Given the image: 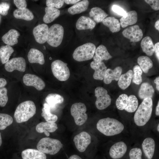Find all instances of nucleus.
Returning a JSON list of instances; mask_svg holds the SVG:
<instances>
[{"label": "nucleus", "mask_w": 159, "mask_h": 159, "mask_svg": "<svg viewBox=\"0 0 159 159\" xmlns=\"http://www.w3.org/2000/svg\"><path fill=\"white\" fill-rule=\"evenodd\" d=\"M137 14L135 10L130 11L126 13L120 19L122 27L125 28L127 26L135 24L137 21Z\"/></svg>", "instance_id": "393cba45"}, {"label": "nucleus", "mask_w": 159, "mask_h": 159, "mask_svg": "<svg viewBox=\"0 0 159 159\" xmlns=\"http://www.w3.org/2000/svg\"><path fill=\"white\" fill-rule=\"evenodd\" d=\"M127 151V146L123 141L117 142L110 147L108 153L110 159H123Z\"/></svg>", "instance_id": "f8f14e48"}, {"label": "nucleus", "mask_w": 159, "mask_h": 159, "mask_svg": "<svg viewBox=\"0 0 159 159\" xmlns=\"http://www.w3.org/2000/svg\"><path fill=\"white\" fill-rule=\"evenodd\" d=\"M89 15L91 18L97 23L102 22L108 15L103 10L98 7L92 8L89 12Z\"/></svg>", "instance_id": "7c9ffc66"}, {"label": "nucleus", "mask_w": 159, "mask_h": 159, "mask_svg": "<svg viewBox=\"0 0 159 159\" xmlns=\"http://www.w3.org/2000/svg\"><path fill=\"white\" fill-rule=\"evenodd\" d=\"M102 23L112 33L117 32L120 30V23L118 19L114 17L110 16L106 18L103 20Z\"/></svg>", "instance_id": "c85d7f7f"}, {"label": "nucleus", "mask_w": 159, "mask_h": 159, "mask_svg": "<svg viewBox=\"0 0 159 159\" xmlns=\"http://www.w3.org/2000/svg\"><path fill=\"white\" fill-rule=\"evenodd\" d=\"M20 34L19 32L14 29H10L2 37V40L7 45L13 46L18 42V38Z\"/></svg>", "instance_id": "4be33fe9"}, {"label": "nucleus", "mask_w": 159, "mask_h": 159, "mask_svg": "<svg viewBox=\"0 0 159 159\" xmlns=\"http://www.w3.org/2000/svg\"><path fill=\"white\" fill-rule=\"evenodd\" d=\"M64 34L63 26L59 24H54L49 29L47 42L53 47H57L62 42Z\"/></svg>", "instance_id": "0eeeda50"}, {"label": "nucleus", "mask_w": 159, "mask_h": 159, "mask_svg": "<svg viewBox=\"0 0 159 159\" xmlns=\"http://www.w3.org/2000/svg\"><path fill=\"white\" fill-rule=\"evenodd\" d=\"M8 97L7 95V90L4 87L0 89V106L4 107L8 102Z\"/></svg>", "instance_id": "a19ab883"}, {"label": "nucleus", "mask_w": 159, "mask_h": 159, "mask_svg": "<svg viewBox=\"0 0 159 159\" xmlns=\"http://www.w3.org/2000/svg\"><path fill=\"white\" fill-rule=\"evenodd\" d=\"M122 68L120 66L115 67L114 69H107L103 78L104 82L106 84L110 83L112 80L118 81L121 75Z\"/></svg>", "instance_id": "6ab92c4d"}, {"label": "nucleus", "mask_w": 159, "mask_h": 159, "mask_svg": "<svg viewBox=\"0 0 159 159\" xmlns=\"http://www.w3.org/2000/svg\"><path fill=\"white\" fill-rule=\"evenodd\" d=\"M138 105V100L134 95L129 96L125 94H122L118 97L116 101L117 108L120 110H125L129 112H134L137 109Z\"/></svg>", "instance_id": "423d86ee"}, {"label": "nucleus", "mask_w": 159, "mask_h": 159, "mask_svg": "<svg viewBox=\"0 0 159 159\" xmlns=\"http://www.w3.org/2000/svg\"><path fill=\"white\" fill-rule=\"evenodd\" d=\"M36 111V107L33 101L23 102L17 107L14 113V119L18 123L27 121L34 115Z\"/></svg>", "instance_id": "7ed1b4c3"}, {"label": "nucleus", "mask_w": 159, "mask_h": 159, "mask_svg": "<svg viewBox=\"0 0 159 159\" xmlns=\"http://www.w3.org/2000/svg\"><path fill=\"white\" fill-rule=\"evenodd\" d=\"M80 0H64V3L67 4H75L79 1Z\"/></svg>", "instance_id": "3c124183"}, {"label": "nucleus", "mask_w": 159, "mask_h": 159, "mask_svg": "<svg viewBox=\"0 0 159 159\" xmlns=\"http://www.w3.org/2000/svg\"><path fill=\"white\" fill-rule=\"evenodd\" d=\"M124 36L130 39V42H137L140 41L143 37V32L137 25L129 27L122 32Z\"/></svg>", "instance_id": "2eb2a0df"}, {"label": "nucleus", "mask_w": 159, "mask_h": 159, "mask_svg": "<svg viewBox=\"0 0 159 159\" xmlns=\"http://www.w3.org/2000/svg\"><path fill=\"white\" fill-rule=\"evenodd\" d=\"M112 58V56L108 52L106 47L101 44L96 49L93 57L94 60L101 61L108 60Z\"/></svg>", "instance_id": "b1692460"}, {"label": "nucleus", "mask_w": 159, "mask_h": 159, "mask_svg": "<svg viewBox=\"0 0 159 159\" xmlns=\"http://www.w3.org/2000/svg\"><path fill=\"white\" fill-rule=\"evenodd\" d=\"M27 57L29 61L31 63H38L43 65L45 63L44 57L43 53L39 50L32 48L28 52Z\"/></svg>", "instance_id": "412c9836"}, {"label": "nucleus", "mask_w": 159, "mask_h": 159, "mask_svg": "<svg viewBox=\"0 0 159 159\" xmlns=\"http://www.w3.org/2000/svg\"><path fill=\"white\" fill-rule=\"evenodd\" d=\"M58 127L57 124L55 122H42L38 124L36 126V129L38 132H44L47 136H49V132L55 131Z\"/></svg>", "instance_id": "aec40b11"}, {"label": "nucleus", "mask_w": 159, "mask_h": 159, "mask_svg": "<svg viewBox=\"0 0 159 159\" xmlns=\"http://www.w3.org/2000/svg\"><path fill=\"white\" fill-rule=\"evenodd\" d=\"M133 72L129 70L126 73L121 75L118 80V85L122 90H125L130 85L133 77Z\"/></svg>", "instance_id": "c756f323"}, {"label": "nucleus", "mask_w": 159, "mask_h": 159, "mask_svg": "<svg viewBox=\"0 0 159 159\" xmlns=\"http://www.w3.org/2000/svg\"><path fill=\"white\" fill-rule=\"evenodd\" d=\"M2 143V138H1V134L0 132V147Z\"/></svg>", "instance_id": "6e6d98bb"}, {"label": "nucleus", "mask_w": 159, "mask_h": 159, "mask_svg": "<svg viewBox=\"0 0 159 159\" xmlns=\"http://www.w3.org/2000/svg\"><path fill=\"white\" fill-rule=\"evenodd\" d=\"M7 84V81L6 79L3 78H0V89L4 87Z\"/></svg>", "instance_id": "09e8293b"}, {"label": "nucleus", "mask_w": 159, "mask_h": 159, "mask_svg": "<svg viewBox=\"0 0 159 159\" xmlns=\"http://www.w3.org/2000/svg\"><path fill=\"white\" fill-rule=\"evenodd\" d=\"M64 0H47L46 5L47 7L54 8L56 9L61 8L64 5Z\"/></svg>", "instance_id": "79ce46f5"}, {"label": "nucleus", "mask_w": 159, "mask_h": 159, "mask_svg": "<svg viewBox=\"0 0 159 159\" xmlns=\"http://www.w3.org/2000/svg\"><path fill=\"white\" fill-rule=\"evenodd\" d=\"M91 138L87 132L82 131L76 135L73 141L77 150L81 153L84 152L91 142Z\"/></svg>", "instance_id": "9b49d317"}, {"label": "nucleus", "mask_w": 159, "mask_h": 159, "mask_svg": "<svg viewBox=\"0 0 159 159\" xmlns=\"http://www.w3.org/2000/svg\"><path fill=\"white\" fill-rule=\"evenodd\" d=\"M143 51L148 55L151 56L154 52V47L151 38L149 36L145 37L141 42Z\"/></svg>", "instance_id": "2f4dec72"}, {"label": "nucleus", "mask_w": 159, "mask_h": 159, "mask_svg": "<svg viewBox=\"0 0 159 159\" xmlns=\"http://www.w3.org/2000/svg\"><path fill=\"white\" fill-rule=\"evenodd\" d=\"M4 67L9 72H11L16 70L24 72L26 68V61L22 57L13 58L5 63Z\"/></svg>", "instance_id": "4468645a"}, {"label": "nucleus", "mask_w": 159, "mask_h": 159, "mask_svg": "<svg viewBox=\"0 0 159 159\" xmlns=\"http://www.w3.org/2000/svg\"><path fill=\"white\" fill-rule=\"evenodd\" d=\"M137 62L141 69L145 73H147L153 65L152 61L146 56H142L138 57Z\"/></svg>", "instance_id": "e433bc0d"}, {"label": "nucleus", "mask_w": 159, "mask_h": 159, "mask_svg": "<svg viewBox=\"0 0 159 159\" xmlns=\"http://www.w3.org/2000/svg\"><path fill=\"white\" fill-rule=\"evenodd\" d=\"M154 90L152 86L146 82L142 84L139 90L138 95L141 99L151 98L153 96Z\"/></svg>", "instance_id": "a878e982"}, {"label": "nucleus", "mask_w": 159, "mask_h": 159, "mask_svg": "<svg viewBox=\"0 0 159 159\" xmlns=\"http://www.w3.org/2000/svg\"><path fill=\"white\" fill-rule=\"evenodd\" d=\"M89 2L87 0L81 1L69 8L68 12L72 15L81 13L86 11L88 9Z\"/></svg>", "instance_id": "bb28decb"}, {"label": "nucleus", "mask_w": 159, "mask_h": 159, "mask_svg": "<svg viewBox=\"0 0 159 159\" xmlns=\"http://www.w3.org/2000/svg\"><path fill=\"white\" fill-rule=\"evenodd\" d=\"M96 47L91 42L87 43L78 47L72 54L73 59L78 62L90 60L93 58Z\"/></svg>", "instance_id": "39448f33"}, {"label": "nucleus", "mask_w": 159, "mask_h": 159, "mask_svg": "<svg viewBox=\"0 0 159 159\" xmlns=\"http://www.w3.org/2000/svg\"><path fill=\"white\" fill-rule=\"evenodd\" d=\"M90 65L91 68L95 70L93 74V78L96 80H103L107 69L104 62L94 60L91 63Z\"/></svg>", "instance_id": "f3484780"}, {"label": "nucleus", "mask_w": 159, "mask_h": 159, "mask_svg": "<svg viewBox=\"0 0 159 159\" xmlns=\"http://www.w3.org/2000/svg\"><path fill=\"white\" fill-rule=\"evenodd\" d=\"M67 159H83V158L78 155L73 154L67 158Z\"/></svg>", "instance_id": "8fccbe9b"}, {"label": "nucleus", "mask_w": 159, "mask_h": 159, "mask_svg": "<svg viewBox=\"0 0 159 159\" xmlns=\"http://www.w3.org/2000/svg\"><path fill=\"white\" fill-rule=\"evenodd\" d=\"M23 81L26 86L33 87L39 91L43 90L45 87L44 82L41 78L32 74H25L23 77Z\"/></svg>", "instance_id": "ddd939ff"}, {"label": "nucleus", "mask_w": 159, "mask_h": 159, "mask_svg": "<svg viewBox=\"0 0 159 159\" xmlns=\"http://www.w3.org/2000/svg\"><path fill=\"white\" fill-rule=\"evenodd\" d=\"M49 29L48 25L45 24H39L34 28L33 33L37 42L43 44L47 42Z\"/></svg>", "instance_id": "dca6fc26"}, {"label": "nucleus", "mask_w": 159, "mask_h": 159, "mask_svg": "<svg viewBox=\"0 0 159 159\" xmlns=\"http://www.w3.org/2000/svg\"><path fill=\"white\" fill-rule=\"evenodd\" d=\"M154 47V52H155L156 56L158 59H159V42H158L156 43Z\"/></svg>", "instance_id": "de8ad7c7"}, {"label": "nucleus", "mask_w": 159, "mask_h": 159, "mask_svg": "<svg viewBox=\"0 0 159 159\" xmlns=\"http://www.w3.org/2000/svg\"><path fill=\"white\" fill-rule=\"evenodd\" d=\"M95 93L96 97L95 105L97 109L103 110L110 105L111 98L105 89L102 87H97L95 90Z\"/></svg>", "instance_id": "9d476101"}, {"label": "nucleus", "mask_w": 159, "mask_h": 159, "mask_svg": "<svg viewBox=\"0 0 159 159\" xmlns=\"http://www.w3.org/2000/svg\"><path fill=\"white\" fill-rule=\"evenodd\" d=\"M51 67L54 76L58 80L65 81L69 78L70 72L67 63L60 60H56L52 62Z\"/></svg>", "instance_id": "6e6552de"}, {"label": "nucleus", "mask_w": 159, "mask_h": 159, "mask_svg": "<svg viewBox=\"0 0 159 159\" xmlns=\"http://www.w3.org/2000/svg\"><path fill=\"white\" fill-rule=\"evenodd\" d=\"M37 147L38 150L45 154L54 155L59 151L62 145L57 139L46 137L40 140Z\"/></svg>", "instance_id": "20e7f679"}, {"label": "nucleus", "mask_w": 159, "mask_h": 159, "mask_svg": "<svg viewBox=\"0 0 159 159\" xmlns=\"http://www.w3.org/2000/svg\"><path fill=\"white\" fill-rule=\"evenodd\" d=\"M13 15L15 18L21 19L27 21H31L34 18L32 13L28 9H16L13 12Z\"/></svg>", "instance_id": "473e14b6"}, {"label": "nucleus", "mask_w": 159, "mask_h": 159, "mask_svg": "<svg viewBox=\"0 0 159 159\" xmlns=\"http://www.w3.org/2000/svg\"><path fill=\"white\" fill-rule=\"evenodd\" d=\"M23 159H47L45 154L37 150L27 149L21 153Z\"/></svg>", "instance_id": "5701e85b"}, {"label": "nucleus", "mask_w": 159, "mask_h": 159, "mask_svg": "<svg viewBox=\"0 0 159 159\" xmlns=\"http://www.w3.org/2000/svg\"><path fill=\"white\" fill-rule=\"evenodd\" d=\"M63 97L60 95L56 93H50L45 98V101L51 108L55 107L57 104L62 103L64 101Z\"/></svg>", "instance_id": "72a5a7b5"}, {"label": "nucleus", "mask_w": 159, "mask_h": 159, "mask_svg": "<svg viewBox=\"0 0 159 159\" xmlns=\"http://www.w3.org/2000/svg\"><path fill=\"white\" fill-rule=\"evenodd\" d=\"M157 130L158 132L159 131V125L158 124L157 127Z\"/></svg>", "instance_id": "4d7b16f0"}, {"label": "nucleus", "mask_w": 159, "mask_h": 159, "mask_svg": "<svg viewBox=\"0 0 159 159\" xmlns=\"http://www.w3.org/2000/svg\"><path fill=\"white\" fill-rule=\"evenodd\" d=\"M45 14L43 17L44 22L47 24L53 21L60 14V11L54 8L46 7L45 9Z\"/></svg>", "instance_id": "cd10ccee"}, {"label": "nucleus", "mask_w": 159, "mask_h": 159, "mask_svg": "<svg viewBox=\"0 0 159 159\" xmlns=\"http://www.w3.org/2000/svg\"><path fill=\"white\" fill-rule=\"evenodd\" d=\"M153 107L151 98L143 99L134 114V121L137 125L143 126L149 121L151 116Z\"/></svg>", "instance_id": "f03ea898"}, {"label": "nucleus", "mask_w": 159, "mask_h": 159, "mask_svg": "<svg viewBox=\"0 0 159 159\" xmlns=\"http://www.w3.org/2000/svg\"><path fill=\"white\" fill-rule=\"evenodd\" d=\"M155 26L156 29L158 31L159 30V20L156 21L155 22Z\"/></svg>", "instance_id": "5fc2aeb1"}, {"label": "nucleus", "mask_w": 159, "mask_h": 159, "mask_svg": "<svg viewBox=\"0 0 159 159\" xmlns=\"http://www.w3.org/2000/svg\"><path fill=\"white\" fill-rule=\"evenodd\" d=\"M96 24V22L91 18L82 16L77 20L76 26L78 30L92 29L95 28Z\"/></svg>", "instance_id": "a211bd4d"}, {"label": "nucleus", "mask_w": 159, "mask_h": 159, "mask_svg": "<svg viewBox=\"0 0 159 159\" xmlns=\"http://www.w3.org/2000/svg\"><path fill=\"white\" fill-rule=\"evenodd\" d=\"M13 122V118L10 115L5 113H0V130L5 129L11 125Z\"/></svg>", "instance_id": "4c0bfd02"}, {"label": "nucleus", "mask_w": 159, "mask_h": 159, "mask_svg": "<svg viewBox=\"0 0 159 159\" xmlns=\"http://www.w3.org/2000/svg\"><path fill=\"white\" fill-rule=\"evenodd\" d=\"M155 114L157 116L159 115V101L158 102L156 108Z\"/></svg>", "instance_id": "864d4df0"}, {"label": "nucleus", "mask_w": 159, "mask_h": 159, "mask_svg": "<svg viewBox=\"0 0 159 159\" xmlns=\"http://www.w3.org/2000/svg\"><path fill=\"white\" fill-rule=\"evenodd\" d=\"M9 8V4L5 2L1 3L0 4V14L4 16L7 15Z\"/></svg>", "instance_id": "37998d69"}, {"label": "nucleus", "mask_w": 159, "mask_h": 159, "mask_svg": "<svg viewBox=\"0 0 159 159\" xmlns=\"http://www.w3.org/2000/svg\"><path fill=\"white\" fill-rule=\"evenodd\" d=\"M51 107L47 103H44L41 115L47 122H55L58 119V117L56 115L51 113Z\"/></svg>", "instance_id": "c9c22d12"}, {"label": "nucleus", "mask_w": 159, "mask_h": 159, "mask_svg": "<svg viewBox=\"0 0 159 159\" xmlns=\"http://www.w3.org/2000/svg\"><path fill=\"white\" fill-rule=\"evenodd\" d=\"M14 3L18 9H25L27 6L26 2L25 0H14Z\"/></svg>", "instance_id": "49530a36"}, {"label": "nucleus", "mask_w": 159, "mask_h": 159, "mask_svg": "<svg viewBox=\"0 0 159 159\" xmlns=\"http://www.w3.org/2000/svg\"><path fill=\"white\" fill-rule=\"evenodd\" d=\"M145 2L149 4L152 8L157 11L159 9V1L158 0H145Z\"/></svg>", "instance_id": "c03bdc74"}, {"label": "nucleus", "mask_w": 159, "mask_h": 159, "mask_svg": "<svg viewBox=\"0 0 159 159\" xmlns=\"http://www.w3.org/2000/svg\"><path fill=\"white\" fill-rule=\"evenodd\" d=\"M97 130L107 136H112L120 133L123 130V125L117 119L107 117L100 120L96 125Z\"/></svg>", "instance_id": "f257e3e1"}, {"label": "nucleus", "mask_w": 159, "mask_h": 159, "mask_svg": "<svg viewBox=\"0 0 159 159\" xmlns=\"http://www.w3.org/2000/svg\"><path fill=\"white\" fill-rule=\"evenodd\" d=\"M128 159H143L141 149L138 148H132L128 153Z\"/></svg>", "instance_id": "ea45409f"}, {"label": "nucleus", "mask_w": 159, "mask_h": 159, "mask_svg": "<svg viewBox=\"0 0 159 159\" xmlns=\"http://www.w3.org/2000/svg\"><path fill=\"white\" fill-rule=\"evenodd\" d=\"M154 82L156 84V88L157 90L159 91V77H157L154 80Z\"/></svg>", "instance_id": "603ef678"}, {"label": "nucleus", "mask_w": 159, "mask_h": 159, "mask_svg": "<svg viewBox=\"0 0 159 159\" xmlns=\"http://www.w3.org/2000/svg\"><path fill=\"white\" fill-rule=\"evenodd\" d=\"M133 82L137 85L140 84L142 81V71L141 68L139 66L136 65L133 68Z\"/></svg>", "instance_id": "58836bf2"}, {"label": "nucleus", "mask_w": 159, "mask_h": 159, "mask_svg": "<svg viewBox=\"0 0 159 159\" xmlns=\"http://www.w3.org/2000/svg\"><path fill=\"white\" fill-rule=\"evenodd\" d=\"M87 110L86 105L83 103L77 102L72 105L70 109L71 114L77 125L81 126L87 121L88 118L86 113Z\"/></svg>", "instance_id": "1a4fd4ad"}, {"label": "nucleus", "mask_w": 159, "mask_h": 159, "mask_svg": "<svg viewBox=\"0 0 159 159\" xmlns=\"http://www.w3.org/2000/svg\"><path fill=\"white\" fill-rule=\"evenodd\" d=\"M14 50L11 46L6 45L0 47V59L2 64L8 62L10 56L14 52Z\"/></svg>", "instance_id": "f704fd0d"}, {"label": "nucleus", "mask_w": 159, "mask_h": 159, "mask_svg": "<svg viewBox=\"0 0 159 159\" xmlns=\"http://www.w3.org/2000/svg\"><path fill=\"white\" fill-rule=\"evenodd\" d=\"M112 9L114 12L121 16H125L127 12L120 7L116 5H113L112 7Z\"/></svg>", "instance_id": "a18cd8bd"}]
</instances>
